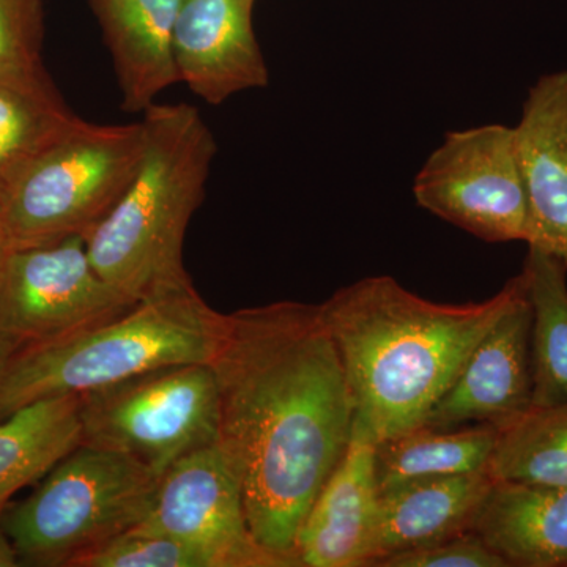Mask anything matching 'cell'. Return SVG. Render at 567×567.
<instances>
[{"label": "cell", "mask_w": 567, "mask_h": 567, "mask_svg": "<svg viewBox=\"0 0 567 567\" xmlns=\"http://www.w3.org/2000/svg\"><path fill=\"white\" fill-rule=\"evenodd\" d=\"M208 364L218 443L240 481L249 528L282 567H298V529L344 457L357 417L322 308L276 301L226 315Z\"/></svg>", "instance_id": "6da1fadb"}, {"label": "cell", "mask_w": 567, "mask_h": 567, "mask_svg": "<svg viewBox=\"0 0 567 567\" xmlns=\"http://www.w3.org/2000/svg\"><path fill=\"white\" fill-rule=\"evenodd\" d=\"M522 287L524 274L480 303L445 305L410 292L391 276H371L320 305L357 421L377 443L424 424Z\"/></svg>", "instance_id": "7a4b0ae2"}, {"label": "cell", "mask_w": 567, "mask_h": 567, "mask_svg": "<svg viewBox=\"0 0 567 567\" xmlns=\"http://www.w3.org/2000/svg\"><path fill=\"white\" fill-rule=\"evenodd\" d=\"M145 145L121 199L85 238L93 267L134 301L193 287L183 244L203 204L216 142L186 103L144 111Z\"/></svg>", "instance_id": "3957f363"}, {"label": "cell", "mask_w": 567, "mask_h": 567, "mask_svg": "<svg viewBox=\"0 0 567 567\" xmlns=\"http://www.w3.org/2000/svg\"><path fill=\"white\" fill-rule=\"evenodd\" d=\"M224 317L193 286L137 301L76 333L20 347L0 375V420L40 399L89 393L159 365L210 363Z\"/></svg>", "instance_id": "277c9868"}, {"label": "cell", "mask_w": 567, "mask_h": 567, "mask_svg": "<svg viewBox=\"0 0 567 567\" xmlns=\"http://www.w3.org/2000/svg\"><path fill=\"white\" fill-rule=\"evenodd\" d=\"M159 476L136 458L78 446L10 503L0 525L20 566L74 567L84 555L136 527L152 509Z\"/></svg>", "instance_id": "5b68a950"}, {"label": "cell", "mask_w": 567, "mask_h": 567, "mask_svg": "<svg viewBox=\"0 0 567 567\" xmlns=\"http://www.w3.org/2000/svg\"><path fill=\"white\" fill-rule=\"evenodd\" d=\"M144 123L78 118L22 175L0 207L10 249L87 238L121 199L141 162Z\"/></svg>", "instance_id": "8992f818"}, {"label": "cell", "mask_w": 567, "mask_h": 567, "mask_svg": "<svg viewBox=\"0 0 567 567\" xmlns=\"http://www.w3.org/2000/svg\"><path fill=\"white\" fill-rule=\"evenodd\" d=\"M80 395L81 445L126 454L159 477L218 443V388L208 363L159 365Z\"/></svg>", "instance_id": "52a82bcc"}, {"label": "cell", "mask_w": 567, "mask_h": 567, "mask_svg": "<svg viewBox=\"0 0 567 567\" xmlns=\"http://www.w3.org/2000/svg\"><path fill=\"white\" fill-rule=\"evenodd\" d=\"M421 208L487 244L529 238V208L514 128L499 123L446 134L413 182Z\"/></svg>", "instance_id": "ba28073f"}, {"label": "cell", "mask_w": 567, "mask_h": 567, "mask_svg": "<svg viewBox=\"0 0 567 567\" xmlns=\"http://www.w3.org/2000/svg\"><path fill=\"white\" fill-rule=\"evenodd\" d=\"M137 301L93 267L85 238L10 249L0 276V336L18 347L114 319Z\"/></svg>", "instance_id": "9c48e42d"}, {"label": "cell", "mask_w": 567, "mask_h": 567, "mask_svg": "<svg viewBox=\"0 0 567 567\" xmlns=\"http://www.w3.org/2000/svg\"><path fill=\"white\" fill-rule=\"evenodd\" d=\"M141 525L192 548L205 567H282L254 537L240 481L219 443L194 451L159 477Z\"/></svg>", "instance_id": "30bf717a"}, {"label": "cell", "mask_w": 567, "mask_h": 567, "mask_svg": "<svg viewBox=\"0 0 567 567\" xmlns=\"http://www.w3.org/2000/svg\"><path fill=\"white\" fill-rule=\"evenodd\" d=\"M529 336L532 306L524 275L520 292L477 342L423 425L454 429L491 424L503 431L516 423L533 406Z\"/></svg>", "instance_id": "8fae6325"}, {"label": "cell", "mask_w": 567, "mask_h": 567, "mask_svg": "<svg viewBox=\"0 0 567 567\" xmlns=\"http://www.w3.org/2000/svg\"><path fill=\"white\" fill-rule=\"evenodd\" d=\"M256 0H181L173 52L178 82L208 104L268 84V66L254 32Z\"/></svg>", "instance_id": "7c38bea8"}, {"label": "cell", "mask_w": 567, "mask_h": 567, "mask_svg": "<svg viewBox=\"0 0 567 567\" xmlns=\"http://www.w3.org/2000/svg\"><path fill=\"white\" fill-rule=\"evenodd\" d=\"M377 442L354 417L352 440L295 540L298 567L371 566L379 525Z\"/></svg>", "instance_id": "4fadbf2b"}, {"label": "cell", "mask_w": 567, "mask_h": 567, "mask_svg": "<svg viewBox=\"0 0 567 567\" xmlns=\"http://www.w3.org/2000/svg\"><path fill=\"white\" fill-rule=\"evenodd\" d=\"M514 133L528 197L527 245L567 270V69L529 89Z\"/></svg>", "instance_id": "5bb4252c"}, {"label": "cell", "mask_w": 567, "mask_h": 567, "mask_svg": "<svg viewBox=\"0 0 567 567\" xmlns=\"http://www.w3.org/2000/svg\"><path fill=\"white\" fill-rule=\"evenodd\" d=\"M114 62L123 110L144 112L178 82L173 35L181 0H91Z\"/></svg>", "instance_id": "9a60e30c"}, {"label": "cell", "mask_w": 567, "mask_h": 567, "mask_svg": "<svg viewBox=\"0 0 567 567\" xmlns=\"http://www.w3.org/2000/svg\"><path fill=\"white\" fill-rule=\"evenodd\" d=\"M472 532L507 566L567 567V487L494 481Z\"/></svg>", "instance_id": "2e32d148"}, {"label": "cell", "mask_w": 567, "mask_h": 567, "mask_svg": "<svg viewBox=\"0 0 567 567\" xmlns=\"http://www.w3.org/2000/svg\"><path fill=\"white\" fill-rule=\"evenodd\" d=\"M492 484L494 480L483 470L412 481L380 492L371 566L388 555L470 532Z\"/></svg>", "instance_id": "e0dca14e"}, {"label": "cell", "mask_w": 567, "mask_h": 567, "mask_svg": "<svg viewBox=\"0 0 567 567\" xmlns=\"http://www.w3.org/2000/svg\"><path fill=\"white\" fill-rule=\"evenodd\" d=\"M80 406L81 395H55L0 420V516L18 492L81 446Z\"/></svg>", "instance_id": "ac0fdd59"}, {"label": "cell", "mask_w": 567, "mask_h": 567, "mask_svg": "<svg viewBox=\"0 0 567 567\" xmlns=\"http://www.w3.org/2000/svg\"><path fill=\"white\" fill-rule=\"evenodd\" d=\"M78 118L47 73L0 78V207L41 153Z\"/></svg>", "instance_id": "d6986e66"}, {"label": "cell", "mask_w": 567, "mask_h": 567, "mask_svg": "<svg viewBox=\"0 0 567 567\" xmlns=\"http://www.w3.org/2000/svg\"><path fill=\"white\" fill-rule=\"evenodd\" d=\"M499 431L491 424L454 429L420 425L377 443L375 477L385 492L412 481L487 470Z\"/></svg>", "instance_id": "ffe728a7"}, {"label": "cell", "mask_w": 567, "mask_h": 567, "mask_svg": "<svg viewBox=\"0 0 567 567\" xmlns=\"http://www.w3.org/2000/svg\"><path fill=\"white\" fill-rule=\"evenodd\" d=\"M525 281L532 306L533 406L567 402V270L528 246Z\"/></svg>", "instance_id": "44dd1931"}, {"label": "cell", "mask_w": 567, "mask_h": 567, "mask_svg": "<svg viewBox=\"0 0 567 567\" xmlns=\"http://www.w3.org/2000/svg\"><path fill=\"white\" fill-rule=\"evenodd\" d=\"M487 473L494 481L567 487V402L532 406L499 431Z\"/></svg>", "instance_id": "7402d4cb"}, {"label": "cell", "mask_w": 567, "mask_h": 567, "mask_svg": "<svg viewBox=\"0 0 567 567\" xmlns=\"http://www.w3.org/2000/svg\"><path fill=\"white\" fill-rule=\"evenodd\" d=\"M74 567H205L192 548L177 539L137 524L115 536Z\"/></svg>", "instance_id": "603a6c76"}, {"label": "cell", "mask_w": 567, "mask_h": 567, "mask_svg": "<svg viewBox=\"0 0 567 567\" xmlns=\"http://www.w3.org/2000/svg\"><path fill=\"white\" fill-rule=\"evenodd\" d=\"M43 0H0V78L44 74Z\"/></svg>", "instance_id": "cb8c5ba5"}, {"label": "cell", "mask_w": 567, "mask_h": 567, "mask_svg": "<svg viewBox=\"0 0 567 567\" xmlns=\"http://www.w3.org/2000/svg\"><path fill=\"white\" fill-rule=\"evenodd\" d=\"M380 567H507L483 539L470 532L435 540L410 550L388 555Z\"/></svg>", "instance_id": "d4e9b609"}, {"label": "cell", "mask_w": 567, "mask_h": 567, "mask_svg": "<svg viewBox=\"0 0 567 567\" xmlns=\"http://www.w3.org/2000/svg\"><path fill=\"white\" fill-rule=\"evenodd\" d=\"M0 567H20V559L11 546L9 536L3 532L2 525H0Z\"/></svg>", "instance_id": "484cf974"}, {"label": "cell", "mask_w": 567, "mask_h": 567, "mask_svg": "<svg viewBox=\"0 0 567 567\" xmlns=\"http://www.w3.org/2000/svg\"><path fill=\"white\" fill-rule=\"evenodd\" d=\"M18 349H20V347L14 344V342L0 336V375H2L3 369H6L7 363H9L11 354L17 352Z\"/></svg>", "instance_id": "4316f807"}, {"label": "cell", "mask_w": 567, "mask_h": 567, "mask_svg": "<svg viewBox=\"0 0 567 567\" xmlns=\"http://www.w3.org/2000/svg\"><path fill=\"white\" fill-rule=\"evenodd\" d=\"M10 246L7 244L6 235L2 233L0 227V276H2L3 265H6L7 256H9Z\"/></svg>", "instance_id": "83f0119b"}]
</instances>
